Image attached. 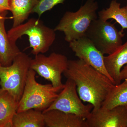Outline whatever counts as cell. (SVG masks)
I'll return each instance as SVG.
<instances>
[{
    "mask_svg": "<svg viewBox=\"0 0 127 127\" xmlns=\"http://www.w3.org/2000/svg\"><path fill=\"white\" fill-rule=\"evenodd\" d=\"M98 8L95 0H87L77 11L66 12L54 30L63 32L68 43L86 36L91 23L98 18Z\"/></svg>",
    "mask_w": 127,
    "mask_h": 127,
    "instance_id": "obj_2",
    "label": "cell"
},
{
    "mask_svg": "<svg viewBox=\"0 0 127 127\" xmlns=\"http://www.w3.org/2000/svg\"><path fill=\"white\" fill-rule=\"evenodd\" d=\"M37 2L32 13H35L40 17L42 15L51 10L59 4H63L65 0H37Z\"/></svg>",
    "mask_w": 127,
    "mask_h": 127,
    "instance_id": "obj_19",
    "label": "cell"
},
{
    "mask_svg": "<svg viewBox=\"0 0 127 127\" xmlns=\"http://www.w3.org/2000/svg\"><path fill=\"white\" fill-rule=\"evenodd\" d=\"M55 32L54 29L46 26L39 19L32 18L25 23L12 28L7 35L14 43L23 36H28L31 53L36 56L44 54L49 50L56 39Z\"/></svg>",
    "mask_w": 127,
    "mask_h": 127,
    "instance_id": "obj_4",
    "label": "cell"
},
{
    "mask_svg": "<svg viewBox=\"0 0 127 127\" xmlns=\"http://www.w3.org/2000/svg\"><path fill=\"white\" fill-rule=\"evenodd\" d=\"M10 10V0H0V13Z\"/></svg>",
    "mask_w": 127,
    "mask_h": 127,
    "instance_id": "obj_20",
    "label": "cell"
},
{
    "mask_svg": "<svg viewBox=\"0 0 127 127\" xmlns=\"http://www.w3.org/2000/svg\"><path fill=\"white\" fill-rule=\"evenodd\" d=\"M37 0H10V11L13 16L12 27L24 23L37 3Z\"/></svg>",
    "mask_w": 127,
    "mask_h": 127,
    "instance_id": "obj_16",
    "label": "cell"
},
{
    "mask_svg": "<svg viewBox=\"0 0 127 127\" xmlns=\"http://www.w3.org/2000/svg\"><path fill=\"white\" fill-rule=\"evenodd\" d=\"M120 79L121 81L127 83V64L122 68L120 72Z\"/></svg>",
    "mask_w": 127,
    "mask_h": 127,
    "instance_id": "obj_21",
    "label": "cell"
},
{
    "mask_svg": "<svg viewBox=\"0 0 127 127\" xmlns=\"http://www.w3.org/2000/svg\"><path fill=\"white\" fill-rule=\"evenodd\" d=\"M120 5L116 0H112L109 7L98 12V18L104 21L113 19L120 25L122 30L127 29V3L122 7Z\"/></svg>",
    "mask_w": 127,
    "mask_h": 127,
    "instance_id": "obj_17",
    "label": "cell"
},
{
    "mask_svg": "<svg viewBox=\"0 0 127 127\" xmlns=\"http://www.w3.org/2000/svg\"><path fill=\"white\" fill-rule=\"evenodd\" d=\"M63 75L75 82L80 98L92 104L94 109L101 107L115 85L106 76L79 59L68 61Z\"/></svg>",
    "mask_w": 127,
    "mask_h": 127,
    "instance_id": "obj_1",
    "label": "cell"
},
{
    "mask_svg": "<svg viewBox=\"0 0 127 127\" xmlns=\"http://www.w3.org/2000/svg\"><path fill=\"white\" fill-rule=\"evenodd\" d=\"M69 47L78 59L106 76L115 84L106 69L104 55L86 36L69 43Z\"/></svg>",
    "mask_w": 127,
    "mask_h": 127,
    "instance_id": "obj_9",
    "label": "cell"
},
{
    "mask_svg": "<svg viewBox=\"0 0 127 127\" xmlns=\"http://www.w3.org/2000/svg\"><path fill=\"white\" fill-rule=\"evenodd\" d=\"M6 12L0 13V63L4 66L10 65L21 52L16 43L10 40L6 31L5 22Z\"/></svg>",
    "mask_w": 127,
    "mask_h": 127,
    "instance_id": "obj_12",
    "label": "cell"
},
{
    "mask_svg": "<svg viewBox=\"0 0 127 127\" xmlns=\"http://www.w3.org/2000/svg\"><path fill=\"white\" fill-rule=\"evenodd\" d=\"M104 60L107 71L115 85L120 84V72L127 64V41L114 52L104 56Z\"/></svg>",
    "mask_w": 127,
    "mask_h": 127,
    "instance_id": "obj_13",
    "label": "cell"
},
{
    "mask_svg": "<svg viewBox=\"0 0 127 127\" xmlns=\"http://www.w3.org/2000/svg\"><path fill=\"white\" fill-rule=\"evenodd\" d=\"M18 102L9 92L0 89V127H12Z\"/></svg>",
    "mask_w": 127,
    "mask_h": 127,
    "instance_id": "obj_14",
    "label": "cell"
},
{
    "mask_svg": "<svg viewBox=\"0 0 127 127\" xmlns=\"http://www.w3.org/2000/svg\"><path fill=\"white\" fill-rule=\"evenodd\" d=\"M12 127H45L43 112L29 109L17 112L12 121Z\"/></svg>",
    "mask_w": 127,
    "mask_h": 127,
    "instance_id": "obj_15",
    "label": "cell"
},
{
    "mask_svg": "<svg viewBox=\"0 0 127 127\" xmlns=\"http://www.w3.org/2000/svg\"><path fill=\"white\" fill-rule=\"evenodd\" d=\"M36 72L30 68L17 112L32 109L43 112L54 102L64 87H54L51 84H40L36 79Z\"/></svg>",
    "mask_w": 127,
    "mask_h": 127,
    "instance_id": "obj_3",
    "label": "cell"
},
{
    "mask_svg": "<svg viewBox=\"0 0 127 127\" xmlns=\"http://www.w3.org/2000/svg\"><path fill=\"white\" fill-rule=\"evenodd\" d=\"M118 106H123L127 109V83L125 82L114 85L101 107L110 109Z\"/></svg>",
    "mask_w": 127,
    "mask_h": 127,
    "instance_id": "obj_18",
    "label": "cell"
},
{
    "mask_svg": "<svg viewBox=\"0 0 127 127\" xmlns=\"http://www.w3.org/2000/svg\"><path fill=\"white\" fill-rule=\"evenodd\" d=\"M86 122L87 127H127V109L123 106L93 109Z\"/></svg>",
    "mask_w": 127,
    "mask_h": 127,
    "instance_id": "obj_10",
    "label": "cell"
},
{
    "mask_svg": "<svg viewBox=\"0 0 127 127\" xmlns=\"http://www.w3.org/2000/svg\"><path fill=\"white\" fill-rule=\"evenodd\" d=\"M46 127H87L86 120L57 109L43 112Z\"/></svg>",
    "mask_w": 127,
    "mask_h": 127,
    "instance_id": "obj_11",
    "label": "cell"
},
{
    "mask_svg": "<svg viewBox=\"0 0 127 127\" xmlns=\"http://www.w3.org/2000/svg\"><path fill=\"white\" fill-rule=\"evenodd\" d=\"M79 97L75 82L67 79L64 87L50 106L43 112L57 109L72 114L86 120L93 108L91 103L85 104Z\"/></svg>",
    "mask_w": 127,
    "mask_h": 127,
    "instance_id": "obj_8",
    "label": "cell"
},
{
    "mask_svg": "<svg viewBox=\"0 0 127 127\" xmlns=\"http://www.w3.org/2000/svg\"><path fill=\"white\" fill-rule=\"evenodd\" d=\"M0 65H1L0 63Z\"/></svg>",
    "mask_w": 127,
    "mask_h": 127,
    "instance_id": "obj_22",
    "label": "cell"
},
{
    "mask_svg": "<svg viewBox=\"0 0 127 127\" xmlns=\"http://www.w3.org/2000/svg\"><path fill=\"white\" fill-rule=\"evenodd\" d=\"M124 35L123 31H119L114 24L97 18L91 23L86 36L103 55H108L122 45Z\"/></svg>",
    "mask_w": 127,
    "mask_h": 127,
    "instance_id": "obj_6",
    "label": "cell"
},
{
    "mask_svg": "<svg viewBox=\"0 0 127 127\" xmlns=\"http://www.w3.org/2000/svg\"><path fill=\"white\" fill-rule=\"evenodd\" d=\"M31 61V68L41 77L51 82L54 87H64L62 75L68 66V58L65 55L53 52L47 56L40 53Z\"/></svg>",
    "mask_w": 127,
    "mask_h": 127,
    "instance_id": "obj_7",
    "label": "cell"
},
{
    "mask_svg": "<svg viewBox=\"0 0 127 127\" xmlns=\"http://www.w3.org/2000/svg\"><path fill=\"white\" fill-rule=\"evenodd\" d=\"M32 59L21 52L10 65H0V89L7 91L18 102L23 94Z\"/></svg>",
    "mask_w": 127,
    "mask_h": 127,
    "instance_id": "obj_5",
    "label": "cell"
}]
</instances>
